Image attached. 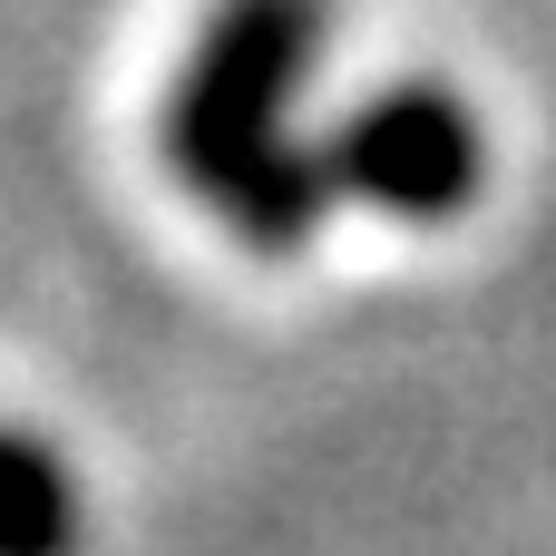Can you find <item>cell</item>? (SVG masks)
<instances>
[{"label": "cell", "mask_w": 556, "mask_h": 556, "mask_svg": "<svg viewBox=\"0 0 556 556\" xmlns=\"http://www.w3.org/2000/svg\"><path fill=\"white\" fill-rule=\"evenodd\" d=\"M0 556H78V489L29 430H0Z\"/></svg>", "instance_id": "3957f363"}, {"label": "cell", "mask_w": 556, "mask_h": 556, "mask_svg": "<svg viewBox=\"0 0 556 556\" xmlns=\"http://www.w3.org/2000/svg\"><path fill=\"white\" fill-rule=\"evenodd\" d=\"M323 39H332V0H215V20L195 29L166 88L176 186L254 254H293L342 215L332 147L283 127Z\"/></svg>", "instance_id": "6da1fadb"}, {"label": "cell", "mask_w": 556, "mask_h": 556, "mask_svg": "<svg viewBox=\"0 0 556 556\" xmlns=\"http://www.w3.org/2000/svg\"><path fill=\"white\" fill-rule=\"evenodd\" d=\"M332 147V176H342V205H381L401 225H450L479 205V176H489V127L459 88L440 78H391L371 88L342 127H323Z\"/></svg>", "instance_id": "7a4b0ae2"}]
</instances>
